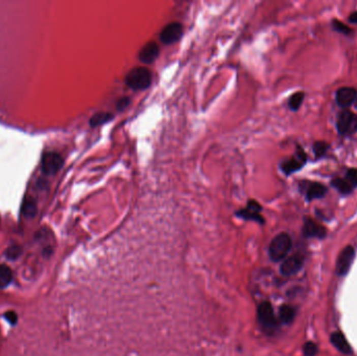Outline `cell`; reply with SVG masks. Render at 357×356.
Masks as SVG:
<instances>
[{"label":"cell","mask_w":357,"mask_h":356,"mask_svg":"<svg viewBox=\"0 0 357 356\" xmlns=\"http://www.w3.org/2000/svg\"><path fill=\"white\" fill-rule=\"evenodd\" d=\"M153 82L152 71L146 67H135L126 75V85L134 91L147 89Z\"/></svg>","instance_id":"obj_1"},{"label":"cell","mask_w":357,"mask_h":356,"mask_svg":"<svg viewBox=\"0 0 357 356\" xmlns=\"http://www.w3.org/2000/svg\"><path fill=\"white\" fill-rule=\"evenodd\" d=\"M291 239L287 233H280L274 237V240L270 244L269 255L270 258L275 261L279 262L283 260L291 249Z\"/></svg>","instance_id":"obj_2"},{"label":"cell","mask_w":357,"mask_h":356,"mask_svg":"<svg viewBox=\"0 0 357 356\" xmlns=\"http://www.w3.org/2000/svg\"><path fill=\"white\" fill-rule=\"evenodd\" d=\"M257 313H258V321H259L264 331L272 332L276 329L278 322L274 312V308L270 302L267 301L262 302L259 306H258Z\"/></svg>","instance_id":"obj_3"},{"label":"cell","mask_w":357,"mask_h":356,"mask_svg":"<svg viewBox=\"0 0 357 356\" xmlns=\"http://www.w3.org/2000/svg\"><path fill=\"white\" fill-rule=\"evenodd\" d=\"M184 34V27L180 22L168 23L160 33V40L163 44L169 45L177 42Z\"/></svg>","instance_id":"obj_4"},{"label":"cell","mask_w":357,"mask_h":356,"mask_svg":"<svg viewBox=\"0 0 357 356\" xmlns=\"http://www.w3.org/2000/svg\"><path fill=\"white\" fill-rule=\"evenodd\" d=\"M64 160L62 156L56 152H47L42 158V170L44 173L53 175L62 168Z\"/></svg>","instance_id":"obj_5"},{"label":"cell","mask_w":357,"mask_h":356,"mask_svg":"<svg viewBox=\"0 0 357 356\" xmlns=\"http://www.w3.org/2000/svg\"><path fill=\"white\" fill-rule=\"evenodd\" d=\"M261 210H262V207L260 206L259 203L256 202L255 200H250L247 207L240 211H237L236 215L246 221H254L257 223L263 224L264 220L260 214Z\"/></svg>","instance_id":"obj_6"},{"label":"cell","mask_w":357,"mask_h":356,"mask_svg":"<svg viewBox=\"0 0 357 356\" xmlns=\"http://www.w3.org/2000/svg\"><path fill=\"white\" fill-rule=\"evenodd\" d=\"M354 257H355V250L353 247L351 246H347L340 254L339 258L336 260V266H335V271L336 274L340 276H344L346 275L353 261H354Z\"/></svg>","instance_id":"obj_7"},{"label":"cell","mask_w":357,"mask_h":356,"mask_svg":"<svg viewBox=\"0 0 357 356\" xmlns=\"http://www.w3.org/2000/svg\"><path fill=\"white\" fill-rule=\"evenodd\" d=\"M306 163V154L301 147H298L294 156L289 160H285L281 163L280 167L285 174H290L302 168V166Z\"/></svg>","instance_id":"obj_8"},{"label":"cell","mask_w":357,"mask_h":356,"mask_svg":"<svg viewBox=\"0 0 357 356\" xmlns=\"http://www.w3.org/2000/svg\"><path fill=\"white\" fill-rule=\"evenodd\" d=\"M159 54H160V47H159L158 43L155 41H150L139 50L138 58L139 61L144 64H152L157 60Z\"/></svg>","instance_id":"obj_9"},{"label":"cell","mask_w":357,"mask_h":356,"mask_svg":"<svg viewBox=\"0 0 357 356\" xmlns=\"http://www.w3.org/2000/svg\"><path fill=\"white\" fill-rule=\"evenodd\" d=\"M304 264V258L300 254L288 257L280 266V272L283 276H292L299 272Z\"/></svg>","instance_id":"obj_10"},{"label":"cell","mask_w":357,"mask_h":356,"mask_svg":"<svg viewBox=\"0 0 357 356\" xmlns=\"http://www.w3.org/2000/svg\"><path fill=\"white\" fill-rule=\"evenodd\" d=\"M303 234L307 239H324L326 236V229L311 219H305Z\"/></svg>","instance_id":"obj_11"},{"label":"cell","mask_w":357,"mask_h":356,"mask_svg":"<svg viewBox=\"0 0 357 356\" xmlns=\"http://www.w3.org/2000/svg\"><path fill=\"white\" fill-rule=\"evenodd\" d=\"M357 97V92L354 88L343 87L336 92V103L342 108H347L351 106Z\"/></svg>","instance_id":"obj_12"},{"label":"cell","mask_w":357,"mask_h":356,"mask_svg":"<svg viewBox=\"0 0 357 356\" xmlns=\"http://www.w3.org/2000/svg\"><path fill=\"white\" fill-rule=\"evenodd\" d=\"M354 118L355 115L350 111H344L340 114L339 118H337L336 128L341 135H345L351 131Z\"/></svg>","instance_id":"obj_13"},{"label":"cell","mask_w":357,"mask_h":356,"mask_svg":"<svg viewBox=\"0 0 357 356\" xmlns=\"http://www.w3.org/2000/svg\"><path fill=\"white\" fill-rule=\"evenodd\" d=\"M330 341H331L332 345L340 352H342L346 355H349L352 353V348H351L350 344L348 343V341L346 340L345 335L342 332H340V331L333 332L330 336Z\"/></svg>","instance_id":"obj_14"},{"label":"cell","mask_w":357,"mask_h":356,"mask_svg":"<svg viewBox=\"0 0 357 356\" xmlns=\"http://www.w3.org/2000/svg\"><path fill=\"white\" fill-rule=\"evenodd\" d=\"M326 187L320 183H311L307 186L306 189V199L307 201H312L314 199H321L326 194Z\"/></svg>","instance_id":"obj_15"},{"label":"cell","mask_w":357,"mask_h":356,"mask_svg":"<svg viewBox=\"0 0 357 356\" xmlns=\"http://www.w3.org/2000/svg\"><path fill=\"white\" fill-rule=\"evenodd\" d=\"M113 118H114V116L110 112H98L91 117L89 124L92 128H97V127H101V126H104V125L110 123Z\"/></svg>","instance_id":"obj_16"},{"label":"cell","mask_w":357,"mask_h":356,"mask_svg":"<svg viewBox=\"0 0 357 356\" xmlns=\"http://www.w3.org/2000/svg\"><path fill=\"white\" fill-rule=\"evenodd\" d=\"M21 209H22V214L26 217V219H34L38 212V206L36 201L33 199V197H28V196H26L24 199Z\"/></svg>","instance_id":"obj_17"},{"label":"cell","mask_w":357,"mask_h":356,"mask_svg":"<svg viewBox=\"0 0 357 356\" xmlns=\"http://www.w3.org/2000/svg\"><path fill=\"white\" fill-rule=\"evenodd\" d=\"M295 316V310L292 306L283 304L279 308V319L283 324H289L293 321Z\"/></svg>","instance_id":"obj_18"},{"label":"cell","mask_w":357,"mask_h":356,"mask_svg":"<svg viewBox=\"0 0 357 356\" xmlns=\"http://www.w3.org/2000/svg\"><path fill=\"white\" fill-rule=\"evenodd\" d=\"M13 280V272L12 270L6 265V264H0V288H5Z\"/></svg>","instance_id":"obj_19"},{"label":"cell","mask_w":357,"mask_h":356,"mask_svg":"<svg viewBox=\"0 0 357 356\" xmlns=\"http://www.w3.org/2000/svg\"><path fill=\"white\" fill-rule=\"evenodd\" d=\"M331 185L337 190V191H340L341 193L343 194H347V193H350L353 188L348 184V182L345 180V179H341V177H337V179H334L332 182H331Z\"/></svg>","instance_id":"obj_20"},{"label":"cell","mask_w":357,"mask_h":356,"mask_svg":"<svg viewBox=\"0 0 357 356\" xmlns=\"http://www.w3.org/2000/svg\"><path fill=\"white\" fill-rule=\"evenodd\" d=\"M304 96L305 95L303 92H296V93L292 94L288 101L289 109L292 111H296L298 109H299L304 101Z\"/></svg>","instance_id":"obj_21"},{"label":"cell","mask_w":357,"mask_h":356,"mask_svg":"<svg viewBox=\"0 0 357 356\" xmlns=\"http://www.w3.org/2000/svg\"><path fill=\"white\" fill-rule=\"evenodd\" d=\"M21 254H22V248L16 245L9 247L6 251V257L11 260H15L19 258V257L21 256Z\"/></svg>","instance_id":"obj_22"},{"label":"cell","mask_w":357,"mask_h":356,"mask_svg":"<svg viewBox=\"0 0 357 356\" xmlns=\"http://www.w3.org/2000/svg\"><path fill=\"white\" fill-rule=\"evenodd\" d=\"M329 145L326 143V142H323V141H317L313 144V153L315 155L316 158H321L323 157L327 150H328Z\"/></svg>","instance_id":"obj_23"},{"label":"cell","mask_w":357,"mask_h":356,"mask_svg":"<svg viewBox=\"0 0 357 356\" xmlns=\"http://www.w3.org/2000/svg\"><path fill=\"white\" fill-rule=\"evenodd\" d=\"M344 179L348 182V184L354 189L357 187V169L356 168H351L347 171L346 176Z\"/></svg>","instance_id":"obj_24"},{"label":"cell","mask_w":357,"mask_h":356,"mask_svg":"<svg viewBox=\"0 0 357 356\" xmlns=\"http://www.w3.org/2000/svg\"><path fill=\"white\" fill-rule=\"evenodd\" d=\"M317 346L313 342H307L303 346V353L305 356H315L317 354Z\"/></svg>","instance_id":"obj_25"},{"label":"cell","mask_w":357,"mask_h":356,"mask_svg":"<svg viewBox=\"0 0 357 356\" xmlns=\"http://www.w3.org/2000/svg\"><path fill=\"white\" fill-rule=\"evenodd\" d=\"M332 24H333V27H334L335 31L340 32V33H342V34H346V35H347V34L351 33V28H349L346 24L340 22L339 20H333Z\"/></svg>","instance_id":"obj_26"},{"label":"cell","mask_w":357,"mask_h":356,"mask_svg":"<svg viewBox=\"0 0 357 356\" xmlns=\"http://www.w3.org/2000/svg\"><path fill=\"white\" fill-rule=\"evenodd\" d=\"M130 103H131V101H130L129 97H127V96L126 97H122L121 100H118V102L116 104V109L118 111H124L125 109H127L129 107Z\"/></svg>","instance_id":"obj_27"},{"label":"cell","mask_w":357,"mask_h":356,"mask_svg":"<svg viewBox=\"0 0 357 356\" xmlns=\"http://www.w3.org/2000/svg\"><path fill=\"white\" fill-rule=\"evenodd\" d=\"M5 318L7 319V321L9 322V323H11V324H16L17 323V314L14 312V311H8V312H6V314H5Z\"/></svg>","instance_id":"obj_28"},{"label":"cell","mask_w":357,"mask_h":356,"mask_svg":"<svg viewBox=\"0 0 357 356\" xmlns=\"http://www.w3.org/2000/svg\"><path fill=\"white\" fill-rule=\"evenodd\" d=\"M349 21L351 23H357V12H354L349 16Z\"/></svg>","instance_id":"obj_29"},{"label":"cell","mask_w":357,"mask_h":356,"mask_svg":"<svg viewBox=\"0 0 357 356\" xmlns=\"http://www.w3.org/2000/svg\"><path fill=\"white\" fill-rule=\"evenodd\" d=\"M355 107L357 108V101H355Z\"/></svg>","instance_id":"obj_30"}]
</instances>
